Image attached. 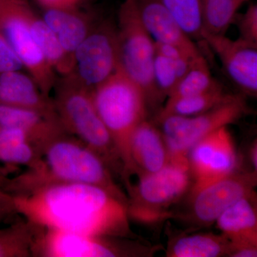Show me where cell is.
<instances>
[{"mask_svg": "<svg viewBox=\"0 0 257 257\" xmlns=\"http://www.w3.org/2000/svg\"><path fill=\"white\" fill-rule=\"evenodd\" d=\"M13 196L18 214L42 229L110 238L132 234L128 202L97 186L56 184Z\"/></svg>", "mask_w": 257, "mask_h": 257, "instance_id": "obj_1", "label": "cell"}, {"mask_svg": "<svg viewBox=\"0 0 257 257\" xmlns=\"http://www.w3.org/2000/svg\"><path fill=\"white\" fill-rule=\"evenodd\" d=\"M62 183L92 184L128 202L105 161L68 133L46 145L38 162L22 173L9 177L3 188L13 195H23L46 186Z\"/></svg>", "mask_w": 257, "mask_h": 257, "instance_id": "obj_2", "label": "cell"}, {"mask_svg": "<svg viewBox=\"0 0 257 257\" xmlns=\"http://www.w3.org/2000/svg\"><path fill=\"white\" fill-rule=\"evenodd\" d=\"M92 95L98 114L110 135L126 179L135 172L130 144L134 132L146 119V95L119 69L93 89Z\"/></svg>", "mask_w": 257, "mask_h": 257, "instance_id": "obj_3", "label": "cell"}, {"mask_svg": "<svg viewBox=\"0 0 257 257\" xmlns=\"http://www.w3.org/2000/svg\"><path fill=\"white\" fill-rule=\"evenodd\" d=\"M53 90L56 113L66 132L98 154L109 167L119 165L110 135L94 106L92 90L72 73L57 79Z\"/></svg>", "mask_w": 257, "mask_h": 257, "instance_id": "obj_4", "label": "cell"}, {"mask_svg": "<svg viewBox=\"0 0 257 257\" xmlns=\"http://www.w3.org/2000/svg\"><path fill=\"white\" fill-rule=\"evenodd\" d=\"M116 30L118 69L143 89L147 102L158 100L152 76L155 41L144 26L137 0L121 3Z\"/></svg>", "mask_w": 257, "mask_h": 257, "instance_id": "obj_5", "label": "cell"}, {"mask_svg": "<svg viewBox=\"0 0 257 257\" xmlns=\"http://www.w3.org/2000/svg\"><path fill=\"white\" fill-rule=\"evenodd\" d=\"M246 111L243 96L229 94L224 101L202 114L192 116L169 115L159 119L170 160H187L189 150L196 143L216 130L238 121Z\"/></svg>", "mask_w": 257, "mask_h": 257, "instance_id": "obj_6", "label": "cell"}, {"mask_svg": "<svg viewBox=\"0 0 257 257\" xmlns=\"http://www.w3.org/2000/svg\"><path fill=\"white\" fill-rule=\"evenodd\" d=\"M37 13L28 0H0V30L46 96L55 87L56 73L34 40L32 25Z\"/></svg>", "mask_w": 257, "mask_h": 257, "instance_id": "obj_7", "label": "cell"}, {"mask_svg": "<svg viewBox=\"0 0 257 257\" xmlns=\"http://www.w3.org/2000/svg\"><path fill=\"white\" fill-rule=\"evenodd\" d=\"M72 74L90 90L107 80L118 69L116 30L111 24L94 26L73 55Z\"/></svg>", "mask_w": 257, "mask_h": 257, "instance_id": "obj_8", "label": "cell"}, {"mask_svg": "<svg viewBox=\"0 0 257 257\" xmlns=\"http://www.w3.org/2000/svg\"><path fill=\"white\" fill-rule=\"evenodd\" d=\"M187 161L194 180L192 192L236 172L237 152L227 126L196 143L189 150Z\"/></svg>", "mask_w": 257, "mask_h": 257, "instance_id": "obj_9", "label": "cell"}, {"mask_svg": "<svg viewBox=\"0 0 257 257\" xmlns=\"http://www.w3.org/2000/svg\"><path fill=\"white\" fill-rule=\"evenodd\" d=\"M115 239L40 227L34 256L116 257L138 253L134 246Z\"/></svg>", "mask_w": 257, "mask_h": 257, "instance_id": "obj_10", "label": "cell"}, {"mask_svg": "<svg viewBox=\"0 0 257 257\" xmlns=\"http://www.w3.org/2000/svg\"><path fill=\"white\" fill-rule=\"evenodd\" d=\"M138 173V184L130 188L133 202L128 205L157 211L182 197L192 177L187 160H170L156 172Z\"/></svg>", "mask_w": 257, "mask_h": 257, "instance_id": "obj_11", "label": "cell"}, {"mask_svg": "<svg viewBox=\"0 0 257 257\" xmlns=\"http://www.w3.org/2000/svg\"><path fill=\"white\" fill-rule=\"evenodd\" d=\"M256 184V172H235L192 192V211L194 219L202 224L215 222L230 206L253 194Z\"/></svg>", "mask_w": 257, "mask_h": 257, "instance_id": "obj_12", "label": "cell"}, {"mask_svg": "<svg viewBox=\"0 0 257 257\" xmlns=\"http://www.w3.org/2000/svg\"><path fill=\"white\" fill-rule=\"evenodd\" d=\"M202 40L216 54L225 73L243 94L256 96L257 43L210 34H204Z\"/></svg>", "mask_w": 257, "mask_h": 257, "instance_id": "obj_13", "label": "cell"}, {"mask_svg": "<svg viewBox=\"0 0 257 257\" xmlns=\"http://www.w3.org/2000/svg\"><path fill=\"white\" fill-rule=\"evenodd\" d=\"M137 3L144 26L155 42L175 45L192 59L202 55L192 39L158 0H137Z\"/></svg>", "mask_w": 257, "mask_h": 257, "instance_id": "obj_14", "label": "cell"}, {"mask_svg": "<svg viewBox=\"0 0 257 257\" xmlns=\"http://www.w3.org/2000/svg\"><path fill=\"white\" fill-rule=\"evenodd\" d=\"M0 105L30 109L59 119L52 99L22 70L0 72Z\"/></svg>", "mask_w": 257, "mask_h": 257, "instance_id": "obj_15", "label": "cell"}, {"mask_svg": "<svg viewBox=\"0 0 257 257\" xmlns=\"http://www.w3.org/2000/svg\"><path fill=\"white\" fill-rule=\"evenodd\" d=\"M0 126L22 130L42 154L46 145L67 132L60 120L38 111L0 105Z\"/></svg>", "mask_w": 257, "mask_h": 257, "instance_id": "obj_16", "label": "cell"}, {"mask_svg": "<svg viewBox=\"0 0 257 257\" xmlns=\"http://www.w3.org/2000/svg\"><path fill=\"white\" fill-rule=\"evenodd\" d=\"M135 172H154L170 161L163 135L146 119L134 132L130 144Z\"/></svg>", "mask_w": 257, "mask_h": 257, "instance_id": "obj_17", "label": "cell"}, {"mask_svg": "<svg viewBox=\"0 0 257 257\" xmlns=\"http://www.w3.org/2000/svg\"><path fill=\"white\" fill-rule=\"evenodd\" d=\"M215 222L232 244L257 245V213L253 194L230 206Z\"/></svg>", "mask_w": 257, "mask_h": 257, "instance_id": "obj_18", "label": "cell"}, {"mask_svg": "<svg viewBox=\"0 0 257 257\" xmlns=\"http://www.w3.org/2000/svg\"><path fill=\"white\" fill-rule=\"evenodd\" d=\"M42 18L46 22L64 50L73 57L94 25L88 15L74 8L45 9Z\"/></svg>", "mask_w": 257, "mask_h": 257, "instance_id": "obj_19", "label": "cell"}, {"mask_svg": "<svg viewBox=\"0 0 257 257\" xmlns=\"http://www.w3.org/2000/svg\"><path fill=\"white\" fill-rule=\"evenodd\" d=\"M41 154L19 128L0 126V162L7 165L33 167Z\"/></svg>", "mask_w": 257, "mask_h": 257, "instance_id": "obj_20", "label": "cell"}, {"mask_svg": "<svg viewBox=\"0 0 257 257\" xmlns=\"http://www.w3.org/2000/svg\"><path fill=\"white\" fill-rule=\"evenodd\" d=\"M231 242L224 236L198 234L180 236L171 244L167 256L217 257L229 255Z\"/></svg>", "mask_w": 257, "mask_h": 257, "instance_id": "obj_21", "label": "cell"}, {"mask_svg": "<svg viewBox=\"0 0 257 257\" xmlns=\"http://www.w3.org/2000/svg\"><path fill=\"white\" fill-rule=\"evenodd\" d=\"M40 227L25 218L0 229V257H32Z\"/></svg>", "mask_w": 257, "mask_h": 257, "instance_id": "obj_22", "label": "cell"}, {"mask_svg": "<svg viewBox=\"0 0 257 257\" xmlns=\"http://www.w3.org/2000/svg\"><path fill=\"white\" fill-rule=\"evenodd\" d=\"M229 94L224 92L219 82L206 92L195 95L167 101L157 116V120L169 115L192 116L202 114L224 101Z\"/></svg>", "mask_w": 257, "mask_h": 257, "instance_id": "obj_23", "label": "cell"}, {"mask_svg": "<svg viewBox=\"0 0 257 257\" xmlns=\"http://www.w3.org/2000/svg\"><path fill=\"white\" fill-rule=\"evenodd\" d=\"M248 0H202L204 34L225 35ZM203 39V38H202Z\"/></svg>", "mask_w": 257, "mask_h": 257, "instance_id": "obj_24", "label": "cell"}, {"mask_svg": "<svg viewBox=\"0 0 257 257\" xmlns=\"http://www.w3.org/2000/svg\"><path fill=\"white\" fill-rule=\"evenodd\" d=\"M217 83V81L213 78L204 56H199L192 61L190 69L182 79H179L168 96L167 101H175L180 98L206 92Z\"/></svg>", "mask_w": 257, "mask_h": 257, "instance_id": "obj_25", "label": "cell"}, {"mask_svg": "<svg viewBox=\"0 0 257 257\" xmlns=\"http://www.w3.org/2000/svg\"><path fill=\"white\" fill-rule=\"evenodd\" d=\"M192 40H202V0H158Z\"/></svg>", "mask_w": 257, "mask_h": 257, "instance_id": "obj_26", "label": "cell"}, {"mask_svg": "<svg viewBox=\"0 0 257 257\" xmlns=\"http://www.w3.org/2000/svg\"><path fill=\"white\" fill-rule=\"evenodd\" d=\"M152 76L158 99L170 95L179 82L172 61L157 53L155 54L154 59Z\"/></svg>", "mask_w": 257, "mask_h": 257, "instance_id": "obj_27", "label": "cell"}, {"mask_svg": "<svg viewBox=\"0 0 257 257\" xmlns=\"http://www.w3.org/2000/svg\"><path fill=\"white\" fill-rule=\"evenodd\" d=\"M237 20V19H235ZM239 38L257 43V6L250 5L237 20Z\"/></svg>", "mask_w": 257, "mask_h": 257, "instance_id": "obj_28", "label": "cell"}, {"mask_svg": "<svg viewBox=\"0 0 257 257\" xmlns=\"http://www.w3.org/2000/svg\"><path fill=\"white\" fill-rule=\"evenodd\" d=\"M25 69L22 61L0 30V72Z\"/></svg>", "mask_w": 257, "mask_h": 257, "instance_id": "obj_29", "label": "cell"}, {"mask_svg": "<svg viewBox=\"0 0 257 257\" xmlns=\"http://www.w3.org/2000/svg\"><path fill=\"white\" fill-rule=\"evenodd\" d=\"M15 214H18V213L14 196L0 185V224Z\"/></svg>", "mask_w": 257, "mask_h": 257, "instance_id": "obj_30", "label": "cell"}, {"mask_svg": "<svg viewBox=\"0 0 257 257\" xmlns=\"http://www.w3.org/2000/svg\"><path fill=\"white\" fill-rule=\"evenodd\" d=\"M228 256L232 257H256L257 256L256 245L232 244Z\"/></svg>", "mask_w": 257, "mask_h": 257, "instance_id": "obj_31", "label": "cell"}, {"mask_svg": "<svg viewBox=\"0 0 257 257\" xmlns=\"http://www.w3.org/2000/svg\"><path fill=\"white\" fill-rule=\"evenodd\" d=\"M45 9L74 8L82 0H37Z\"/></svg>", "mask_w": 257, "mask_h": 257, "instance_id": "obj_32", "label": "cell"}, {"mask_svg": "<svg viewBox=\"0 0 257 257\" xmlns=\"http://www.w3.org/2000/svg\"><path fill=\"white\" fill-rule=\"evenodd\" d=\"M257 147L256 144H255V145H253L252 148H251V155H250V157H251V163H252L253 169H254L255 171H256L257 168V150H256Z\"/></svg>", "mask_w": 257, "mask_h": 257, "instance_id": "obj_33", "label": "cell"}, {"mask_svg": "<svg viewBox=\"0 0 257 257\" xmlns=\"http://www.w3.org/2000/svg\"><path fill=\"white\" fill-rule=\"evenodd\" d=\"M9 177L8 176V174L5 172L4 170L0 168V185L3 187L5 184L6 183Z\"/></svg>", "mask_w": 257, "mask_h": 257, "instance_id": "obj_34", "label": "cell"}]
</instances>
